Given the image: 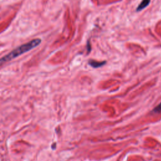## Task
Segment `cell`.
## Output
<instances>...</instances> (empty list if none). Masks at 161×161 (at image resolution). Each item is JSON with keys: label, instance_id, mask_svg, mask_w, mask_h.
I'll use <instances>...</instances> for the list:
<instances>
[{"label": "cell", "instance_id": "5b68a950", "mask_svg": "<svg viewBox=\"0 0 161 161\" xmlns=\"http://www.w3.org/2000/svg\"><path fill=\"white\" fill-rule=\"evenodd\" d=\"M87 48H88V52H89L91 51V45H90V44H89V42H88Z\"/></svg>", "mask_w": 161, "mask_h": 161}, {"label": "cell", "instance_id": "7a4b0ae2", "mask_svg": "<svg viewBox=\"0 0 161 161\" xmlns=\"http://www.w3.org/2000/svg\"><path fill=\"white\" fill-rule=\"evenodd\" d=\"M106 63H107L106 61L98 62V61H96V60H90L88 63L89 66H91V67H93L94 68H98V67H102V66H104Z\"/></svg>", "mask_w": 161, "mask_h": 161}, {"label": "cell", "instance_id": "6da1fadb", "mask_svg": "<svg viewBox=\"0 0 161 161\" xmlns=\"http://www.w3.org/2000/svg\"><path fill=\"white\" fill-rule=\"evenodd\" d=\"M40 43H41V39L35 38L31 40L30 42H28L25 44L18 47L17 48L10 52L9 54L3 57L2 59H0V66L32 50L33 49L37 47Z\"/></svg>", "mask_w": 161, "mask_h": 161}, {"label": "cell", "instance_id": "277c9868", "mask_svg": "<svg viewBox=\"0 0 161 161\" xmlns=\"http://www.w3.org/2000/svg\"><path fill=\"white\" fill-rule=\"evenodd\" d=\"M153 111L155 112V113H161V103L159 104L158 106H157L154 108Z\"/></svg>", "mask_w": 161, "mask_h": 161}, {"label": "cell", "instance_id": "3957f363", "mask_svg": "<svg viewBox=\"0 0 161 161\" xmlns=\"http://www.w3.org/2000/svg\"><path fill=\"white\" fill-rule=\"evenodd\" d=\"M150 3V0H142V2L140 3V5L137 8V11H140L146 8L149 5Z\"/></svg>", "mask_w": 161, "mask_h": 161}]
</instances>
